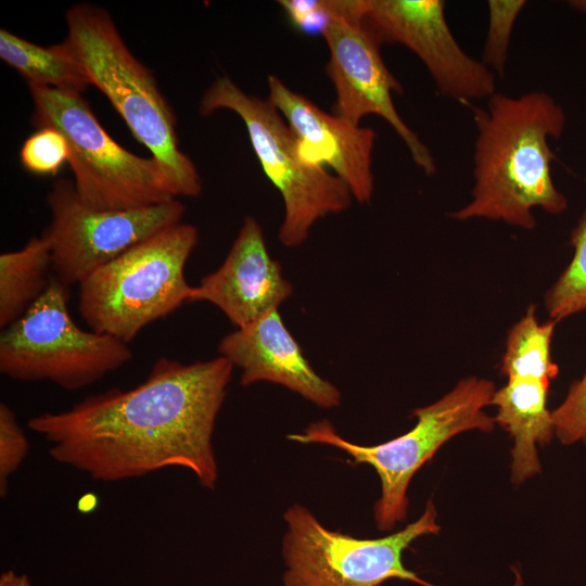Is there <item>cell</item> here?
I'll list each match as a JSON object with an SVG mask.
<instances>
[{"instance_id":"1","label":"cell","mask_w":586,"mask_h":586,"mask_svg":"<svg viewBox=\"0 0 586 586\" xmlns=\"http://www.w3.org/2000/svg\"><path fill=\"white\" fill-rule=\"evenodd\" d=\"M233 366L225 357L183 364L158 358L128 390L92 394L71 408L28 419L50 457L92 480L118 482L182 468L215 489L213 435Z\"/></svg>"},{"instance_id":"2","label":"cell","mask_w":586,"mask_h":586,"mask_svg":"<svg viewBox=\"0 0 586 586\" xmlns=\"http://www.w3.org/2000/svg\"><path fill=\"white\" fill-rule=\"evenodd\" d=\"M472 112L477 131L472 198L450 218H485L531 230L535 208L551 215L565 212L568 200L551 176L556 155L549 145L565 127L561 105L545 91L519 97L496 92L486 107Z\"/></svg>"},{"instance_id":"3","label":"cell","mask_w":586,"mask_h":586,"mask_svg":"<svg viewBox=\"0 0 586 586\" xmlns=\"http://www.w3.org/2000/svg\"><path fill=\"white\" fill-rule=\"evenodd\" d=\"M67 37L91 85L111 102L162 167L174 198L202 191L196 166L179 146L176 116L152 72L128 49L110 13L90 3L65 13Z\"/></svg>"},{"instance_id":"4","label":"cell","mask_w":586,"mask_h":586,"mask_svg":"<svg viewBox=\"0 0 586 586\" xmlns=\"http://www.w3.org/2000/svg\"><path fill=\"white\" fill-rule=\"evenodd\" d=\"M198 240V229L180 222L94 270L78 284L82 319L128 344L151 322L192 302L184 267Z\"/></svg>"},{"instance_id":"5","label":"cell","mask_w":586,"mask_h":586,"mask_svg":"<svg viewBox=\"0 0 586 586\" xmlns=\"http://www.w3.org/2000/svg\"><path fill=\"white\" fill-rule=\"evenodd\" d=\"M495 391L489 380L466 378L435 403L415 409L417 423L410 431L378 445L345 440L329 420L309 423L302 432L286 437L301 444L329 445L346 453L355 463L371 466L381 482L374 520L379 530L390 531L407 517V491L412 476L442 445L466 431L494 430V418L484 408L492 405Z\"/></svg>"},{"instance_id":"6","label":"cell","mask_w":586,"mask_h":586,"mask_svg":"<svg viewBox=\"0 0 586 586\" xmlns=\"http://www.w3.org/2000/svg\"><path fill=\"white\" fill-rule=\"evenodd\" d=\"M219 110L242 119L265 175L282 196L279 241L284 246H300L318 219L352 204V192L341 178L303 157L293 131L268 99L249 94L222 76L205 90L199 105L203 116Z\"/></svg>"},{"instance_id":"7","label":"cell","mask_w":586,"mask_h":586,"mask_svg":"<svg viewBox=\"0 0 586 586\" xmlns=\"http://www.w3.org/2000/svg\"><path fill=\"white\" fill-rule=\"evenodd\" d=\"M31 124L59 130L69 148L68 165L79 199L97 209H130L173 196L160 164L116 142L102 127L81 93L28 85Z\"/></svg>"},{"instance_id":"8","label":"cell","mask_w":586,"mask_h":586,"mask_svg":"<svg viewBox=\"0 0 586 586\" xmlns=\"http://www.w3.org/2000/svg\"><path fill=\"white\" fill-rule=\"evenodd\" d=\"M69 286L53 277L44 294L0 335V372L16 381L87 387L132 359L127 343L84 330L68 311Z\"/></svg>"},{"instance_id":"9","label":"cell","mask_w":586,"mask_h":586,"mask_svg":"<svg viewBox=\"0 0 586 586\" xmlns=\"http://www.w3.org/2000/svg\"><path fill=\"white\" fill-rule=\"evenodd\" d=\"M434 504L418 520L381 538H358L331 531L306 507L294 504L283 513V586H381L390 578L436 586L403 563V552L420 536L436 534Z\"/></svg>"},{"instance_id":"10","label":"cell","mask_w":586,"mask_h":586,"mask_svg":"<svg viewBox=\"0 0 586 586\" xmlns=\"http://www.w3.org/2000/svg\"><path fill=\"white\" fill-rule=\"evenodd\" d=\"M51 221L42 232L50 242L54 278L67 286L133 245L181 222L186 207L173 199L130 209H97L78 196L73 180L58 179L47 194Z\"/></svg>"},{"instance_id":"11","label":"cell","mask_w":586,"mask_h":586,"mask_svg":"<svg viewBox=\"0 0 586 586\" xmlns=\"http://www.w3.org/2000/svg\"><path fill=\"white\" fill-rule=\"evenodd\" d=\"M361 22L382 43L411 50L440 94L469 104L496 93L495 74L454 37L441 0H361Z\"/></svg>"},{"instance_id":"12","label":"cell","mask_w":586,"mask_h":586,"mask_svg":"<svg viewBox=\"0 0 586 586\" xmlns=\"http://www.w3.org/2000/svg\"><path fill=\"white\" fill-rule=\"evenodd\" d=\"M322 37L330 53L327 74L335 91L332 114L355 125L369 114L379 115L405 143L415 164L433 175V155L394 105L393 93H402V87L386 67L377 37L356 15L333 18Z\"/></svg>"},{"instance_id":"13","label":"cell","mask_w":586,"mask_h":586,"mask_svg":"<svg viewBox=\"0 0 586 586\" xmlns=\"http://www.w3.org/2000/svg\"><path fill=\"white\" fill-rule=\"evenodd\" d=\"M267 82L268 100L293 131L303 157L331 168L347 184L353 199L369 203L374 190L375 132L324 112L276 75H269Z\"/></svg>"},{"instance_id":"14","label":"cell","mask_w":586,"mask_h":586,"mask_svg":"<svg viewBox=\"0 0 586 586\" xmlns=\"http://www.w3.org/2000/svg\"><path fill=\"white\" fill-rule=\"evenodd\" d=\"M292 291L259 222L246 216L222 264L194 286L192 302L215 305L240 329L278 309Z\"/></svg>"},{"instance_id":"15","label":"cell","mask_w":586,"mask_h":586,"mask_svg":"<svg viewBox=\"0 0 586 586\" xmlns=\"http://www.w3.org/2000/svg\"><path fill=\"white\" fill-rule=\"evenodd\" d=\"M218 352L241 369L243 386L271 382L321 408L341 404L340 390L314 370L278 309L224 336Z\"/></svg>"},{"instance_id":"16","label":"cell","mask_w":586,"mask_h":586,"mask_svg":"<svg viewBox=\"0 0 586 586\" xmlns=\"http://www.w3.org/2000/svg\"><path fill=\"white\" fill-rule=\"evenodd\" d=\"M549 385L536 379H508L495 391V423L514 440L511 449V482L521 484L540 472L536 445L545 446L555 435L551 411L547 408Z\"/></svg>"},{"instance_id":"17","label":"cell","mask_w":586,"mask_h":586,"mask_svg":"<svg viewBox=\"0 0 586 586\" xmlns=\"http://www.w3.org/2000/svg\"><path fill=\"white\" fill-rule=\"evenodd\" d=\"M50 242L33 237L20 250L0 255V327L20 319L48 290L53 277Z\"/></svg>"},{"instance_id":"18","label":"cell","mask_w":586,"mask_h":586,"mask_svg":"<svg viewBox=\"0 0 586 586\" xmlns=\"http://www.w3.org/2000/svg\"><path fill=\"white\" fill-rule=\"evenodd\" d=\"M0 59L18 72L28 85L79 93L91 85L84 66L66 40L43 47L1 28Z\"/></svg>"},{"instance_id":"19","label":"cell","mask_w":586,"mask_h":586,"mask_svg":"<svg viewBox=\"0 0 586 586\" xmlns=\"http://www.w3.org/2000/svg\"><path fill=\"white\" fill-rule=\"evenodd\" d=\"M556 324L553 320L540 323L536 307L530 305L508 332L501 373L508 379H536L550 384L559 373L550 352Z\"/></svg>"},{"instance_id":"20","label":"cell","mask_w":586,"mask_h":586,"mask_svg":"<svg viewBox=\"0 0 586 586\" xmlns=\"http://www.w3.org/2000/svg\"><path fill=\"white\" fill-rule=\"evenodd\" d=\"M571 262L545 294L550 320L556 322L586 310V209L571 231Z\"/></svg>"},{"instance_id":"21","label":"cell","mask_w":586,"mask_h":586,"mask_svg":"<svg viewBox=\"0 0 586 586\" xmlns=\"http://www.w3.org/2000/svg\"><path fill=\"white\" fill-rule=\"evenodd\" d=\"M524 0H491L488 28L482 62L494 73L504 76L508 49L517 17L525 7Z\"/></svg>"},{"instance_id":"22","label":"cell","mask_w":586,"mask_h":586,"mask_svg":"<svg viewBox=\"0 0 586 586\" xmlns=\"http://www.w3.org/2000/svg\"><path fill=\"white\" fill-rule=\"evenodd\" d=\"M68 156L65 137L51 127L39 128L29 136L20 152L23 167L39 176H55Z\"/></svg>"},{"instance_id":"23","label":"cell","mask_w":586,"mask_h":586,"mask_svg":"<svg viewBox=\"0 0 586 586\" xmlns=\"http://www.w3.org/2000/svg\"><path fill=\"white\" fill-rule=\"evenodd\" d=\"M291 25L306 35H321L333 18L348 15L352 0H281Z\"/></svg>"},{"instance_id":"24","label":"cell","mask_w":586,"mask_h":586,"mask_svg":"<svg viewBox=\"0 0 586 586\" xmlns=\"http://www.w3.org/2000/svg\"><path fill=\"white\" fill-rule=\"evenodd\" d=\"M555 435L564 445L586 446V371L574 381L564 400L551 411Z\"/></svg>"},{"instance_id":"25","label":"cell","mask_w":586,"mask_h":586,"mask_svg":"<svg viewBox=\"0 0 586 586\" xmlns=\"http://www.w3.org/2000/svg\"><path fill=\"white\" fill-rule=\"evenodd\" d=\"M29 451V443L15 412L0 404V495L5 497L10 476L21 467Z\"/></svg>"},{"instance_id":"26","label":"cell","mask_w":586,"mask_h":586,"mask_svg":"<svg viewBox=\"0 0 586 586\" xmlns=\"http://www.w3.org/2000/svg\"><path fill=\"white\" fill-rule=\"evenodd\" d=\"M0 586H33L29 576L25 573H17L14 570H7L0 575Z\"/></svg>"},{"instance_id":"27","label":"cell","mask_w":586,"mask_h":586,"mask_svg":"<svg viewBox=\"0 0 586 586\" xmlns=\"http://www.w3.org/2000/svg\"><path fill=\"white\" fill-rule=\"evenodd\" d=\"M97 505H98L97 496L92 493H87L79 498L77 502V508L81 513H89L93 511Z\"/></svg>"},{"instance_id":"28","label":"cell","mask_w":586,"mask_h":586,"mask_svg":"<svg viewBox=\"0 0 586 586\" xmlns=\"http://www.w3.org/2000/svg\"><path fill=\"white\" fill-rule=\"evenodd\" d=\"M569 4L577 11L586 13V0H573L569 1Z\"/></svg>"},{"instance_id":"29","label":"cell","mask_w":586,"mask_h":586,"mask_svg":"<svg viewBox=\"0 0 586 586\" xmlns=\"http://www.w3.org/2000/svg\"><path fill=\"white\" fill-rule=\"evenodd\" d=\"M512 570L514 572V583L513 586H523V578L521 571L517 569L515 566H512Z\"/></svg>"}]
</instances>
